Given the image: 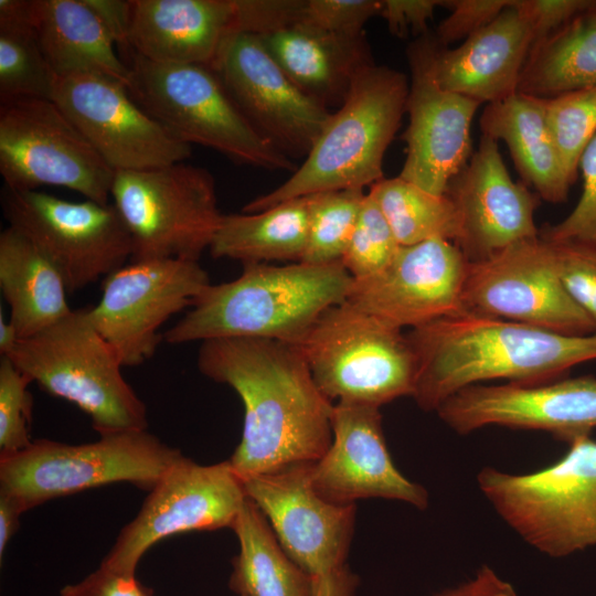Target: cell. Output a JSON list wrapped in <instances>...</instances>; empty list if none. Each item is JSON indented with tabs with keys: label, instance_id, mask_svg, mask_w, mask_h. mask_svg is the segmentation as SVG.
<instances>
[{
	"label": "cell",
	"instance_id": "17",
	"mask_svg": "<svg viewBox=\"0 0 596 596\" xmlns=\"http://www.w3.org/2000/svg\"><path fill=\"white\" fill-rule=\"evenodd\" d=\"M211 68L263 137L289 158L308 155L331 113L286 75L257 34L231 33Z\"/></svg>",
	"mask_w": 596,
	"mask_h": 596
},
{
	"label": "cell",
	"instance_id": "19",
	"mask_svg": "<svg viewBox=\"0 0 596 596\" xmlns=\"http://www.w3.org/2000/svg\"><path fill=\"white\" fill-rule=\"evenodd\" d=\"M310 462L288 465L243 480L286 553L313 577L347 565L355 504H338L311 486Z\"/></svg>",
	"mask_w": 596,
	"mask_h": 596
},
{
	"label": "cell",
	"instance_id": "45",
	"mask_svg": "<svg viewBox=\"0 0 596 596\" xmlns=\"http://www.w3.org/2000/svg\"><path fill=\"white\" fill-rule=\"evenodd\" d=\"M58 596H155L136 575H124L99 566L79 582L65 585Z\"/></svg>",
	"mask_w": 596,
	"mask_h": 596
},
{
	"label": "cell",
	"instance_id": "1",
	"mask_svg": "<svg viewBox=\"0 0 596 596\" xmlns=\"http://www.w3.org/2000/svg\"><path fill=\"white\" fill-rule=\"evenodd\" d=\"M199 371L231 386L244 406L241 441L228 459L244 480L318 460L332 441L333 403L318 389L297 344L249 338L201 342Z\"/></svg>",
	"mask_w": 596,
	"mask_h": 596
},
{
	"label": "cell",
	"instance_id": "24",
	"mask_svg": "<svg viewBox=\"0 0 596 596\" xmlns=\"http://www.w3.org/2000/svg\"><path fill=\"white\" fill-rule=\"evenodd\" d=\"M424 36L438 85L480 104L494 103L518 92L533 44L529 25L514 8V0L457 47L441 45L435 34L426 32Z\"/></svg>",
	"mask_w": 596,
	"mask_h": 596
},
{
	"label": "cell",
	"instance_id": "51",
	"mask_svg": "<svg viewBox=\"0 0 596 596\" xmlns=\"http://www.w3.org/2000/svg\"><path fill=\"white\" fill-rule=\"evenodd\" d=\"M20 341L19 334L12 323L0 315V353L8 355Z\"/></svg>",
	"mask_w": 596,
	"mask_h": 596
},
{
	"label": "cell",
	"instance_id": "6",
	"mask_svg": "<svg viewBox=\"0 0 596 596\" xmlns=\"http://www.w3.org/2000/svg\"><path fill=\"white\" fill-rule=\"evenodd\" d=\"M556 462L529 473L483 467L480 491L529 545L565 557L596 545V440L582 436Z\"/></svg>",
	"mask_w": 596,
	"mask_h": 596
},
{
	"label": "cell",
	"instance_id": "40",
	"mask_svg": "<svg viewBox=\"0 0 596 596\" xmlns=\"http://www.w3.org/2000/svg\"><path fill=\"white\" fill-rule=\"evenodd\" d=\"M578 169L583 177V191L576 206L562 222L543 226L540 237L596 244V135L582 153Z\"/></svg>",
	"mask_w": 596,
	"mask_h": 596
},
{
	"label": "cell",
	"instance_id": "23",
	"mask_svg": "<svg viewBox=\"0 0 596 596\" xmlns=\"http://www.w3.org/2000/svg\"><path fill=\"white\" fill-rule=\"evenodd\" d=\"M460 217L455 244L468 263L479 262L520 241L539 236L534 212L540 196L514 182L498 140L482 135L467 164L446 189Z\"/></svg>",
	"mask_w": 596,
	"mask_h": 596
},
{
	"label": "cell",
	"instance_id": "43",
	"mask_svg": "<svg viewBox=\"0 0 596 596\" xmlns=\"http://www.w3.org/2000/svg\"><path fill=\"white\" fill-rule=\"evenodd\" d=\"M237 32L264 34L299 22L305 0H235Z\"/></svg>",
	"mask_w": 596,
	"mask_h": 596
},
{
	"label": "cell",
	"instance_id": "34",
	"mask_svg": "<svg viewBox=\"0 0 596 596\" xmlns=\"http://www.w3.org/2000/svg\"><path fill=\"white\" fill-rule=\"evenodd\" d=\"M54 77L32 24H0V104L51 99Z\"/></svg>",
	"mask_w": 596,
	"mask_h": 596
},
{
	"label": "cell",
	"instance_id": "4",
	"mask_svg": "<svg viewBox=\"0 0 596 596\" xmlns=\"http://www.w3.org/2000/svg\"><path fill=\"white\" fill-rule=\"evenodd\" d=\"M408 91L406 75L397 70L374 63L361 70L302 164L243 212L321 192L363 190L382 180L383 159L406 111Z\"/></svg>",
	"mask_w": 596,
	"mask_h": 596
},
{
	"label": "cell",
	"instance_id": "16",
	"mask_svg": "<svg viewBox=\"0 0 596 596\" xmlns=\"http://www.w3.org/2000/svg\"><path fill=\"white\" fill-rule=\"evenodd\" d=\"M51 99L114 171L164 167L191 157V146L147 114L117 79L55 75Z\"/></svg>",
	"mask_w": 596,
	"mask_h": 596
},
{
	"label": "cell",
	"instance_id": "25",
	"mask_svg": "<svg viewBox=\"0 0 596 596\" xmlns=\"http://www.w3.org/2000/svg\"><path fill=\"white\" fill-rule=\"evenodd\" d=\"M236 31L235 0H128L123 50L155 63L212 67Z\"/></svg>",
	"mask_w": 596,
	"mask_h": 596
},
{
	"label": "cell",
	"instance_id": "50",
	"mask_svg": "<svg viewBox=\"0 0 596 596\" xmlns=\"http://www.w3.org/2000/svg\"><path fill=\"white\" fill-rule=\"evenodd\" d=\"M25 512L20 503L7 493L0 492V558L19 526V518Z\"/></svg>",
	"mask_w": 596,
	"mask_h": 596
},
{
	"label": "cell",
	"instance_id": "13",
	"mask_svg": "<svg viewBox=\"0 0 596 596\" xmlns=\"http://www.w3.org/2000/svg\"><path fill=\"white\" fill-rule=\"evenodd\" d=\"M247 496L230 460L200 465L181 456L156 482L125 525L102 567L136 575L143 554L160 540L192 531L232 528Z\"/></svg>",
	"mask_w": 596,
	"mask_h": 596
},
{
	"label": "cell",
	"instance_id": "7",
	"mask_svg": "<svg viewBox=\"0 0 596 596\" xmlns=\"http://www.w3.org/2000/svg\"><path fill=\"white\" fill-rule=\"evenodd\" d=\"M6 356L45 392L78 406L99 436L147 429L146 405L125 380L115 350L92 324L88 307L20 340Z\"/></svg>",
	"mask_w": 596,
	"mask_h": 596
},
{
	"label": "cell",
	"instance_id": "8",
	"mask_svg": "<svg viewBox=\"0 0 596 596\" xmlns=\"http://www.w3.org/2000/svg\"><path fill=\"white\" fill-rule=\"evenodd\" d=\"M181 456L147 429L103 435L81 445L36 439L19 453L0 457V492L28 511L55 498L117 482L149 491Z\"/></svg>",
	"mask_w": 596,
	"mask_h": 596
},
{
	"label": "cell",
	"instance_id": "26",
	"mask_svg": "<svg viewBox=\"0 0 596 596\" xmlns=\"http://www.w3.org/2000/svg\"><path fill=\"white\" fill-rule=\"evenodd\" d=\"M258 36L286 75L326 108L340 107L358 73L374 63L364 33L339 35L296 22Z\"/></svg>",
	"mask_w": 596,
	"mask_h": 596
},
{
	"label": "cell",
	"instance_id": "18",
	"mask_svg": "<svg viewBox=\"0 0 596 596\" xmlns=\"http://www.w3.org/2000/svg\"><path fill=\"white\" fill-rule=\"evenodd\" d=\"M466 435L487 426L543 430L566 444L596 429V377L581 375L522 385H471L435 411Z\"/></svg>",
	"mask_w": 596,
	"mask_h": 596
},
{
	"label": "cell",
	"instance_id": "14",
	"mask_svg": "<svg viewBox=\"0 0 596 596\" xmlns=\"http://www.w3.org/2000/svg\"><path fill=\"white\" fill-rule=\"evenodd\" d=\"M209 285L196 260H131L104 278L100 299L88 307V318L121 364L137 366L153 356L163 340L162 324L191 307Z\"/></svg>",
	"mask_w": 596,
	"mask_h": 596
},
{
	"label": "cell",
	"instance_id": "31",
	"mask_svg": "<svg viewBox=\"0 0 596 596\" xmlns=\"http://www.w3.org/2000/svg\"><path fill=\"white\" fill-rule=\"evenodd\" d=\"M240 550L228 587L237 596H315L316 577L283 549L259 508L246 499L231 528Z\"/></svg>",
	"mask_w": 596,
	"mask_h": 596
},
{
	"label": "cell",
	"instance_id": "49",
	"mask_svg": "<svg viewBox=\"0 0 596 596\" xmlns=\"http://www.w3.org/2000/svg\"><path fill=\"white\" fill-rule=\"evenodd\" d=\"M359 577L348 565L327 575L316 577L315 596H354Z\"/></svg>",
	"mask_w": 596,
	"mask_h": 596
},
{
	"label": "cell",
	"instance_id": "41",
	"mask_svg": "<svg viewBox=\"0 0 596 596\" xmlns=\"http://www.w3.org/2000/svg\"><path fill=\"white\" fill-rule=\"evenodd\" d=\"M379 10L380 0H305L299 22L339 35H360Z\"/></svg>",
	"mask_w": 596,
	"mask_h": 596
},
{
	"label": "cell",
	"instance_id": "27",
	"mask_svg": "<svg viewBox=\"0 0 596 596\" xmlns=\"http://www.w3.org/2000/svg\"><path fill=\"white\" fill-rule=\"evenodd\" d=\"M33 26L54 75L97 74L128 85V65L85 0H33Z\"/></svg>",
	"mask_w": 596,
	"mask_h": 596
},
{
	"label": "cell",
	"instance_id": "22",
	"mask_svg": "<svg viewBox=\"0 0 596 596\" xmlns=\"http://www.w3.org/2000/svg\"><path fill=\"white\" fill-rule=\"evenodd\" d=\"M332 441L309 465L312 488L326 500L355 504L382 498L425 510L427 490L407 479L394 465L382 429L380 407L338 402L332 411Z\"/></svg>",
	"mask_w": 596,
	"mask_h": 596
},
{
	"label": "cell",
	"instance_id": "29",
	"mask_svg": "<svg viewBox=\"0 0 596 596\" xmlns=\"http://www.w3.org/2000/svg\"><path fill=\"white\" fill-rule=\"evenodd\" d=\"M0 288L20 340L49 329L73 311L57 268L10 226L0 234Z\"/></svg>",
	"mask_w": 596,
	"mask_h": 596
},
{
	"label": "cell",
	"instance_id": "47",
	"mask_svg": "<svg viewBox=\"0 0 596 596\" xmlns=\"http://www.w3.org/2000/svg\"><path fill=\"white\" fill-rule=\"evenodd\" d=\"M433 596H518L513 585L502 579L489 565H482L471 579Z\"/></svg>",
	"mask_w": 596,
	"mask_h": 596
},
{
	"label": "cell",
	"instance_id": "44",
	"mask_svg": "<svg viewBox=\"0 0 596 596\" xmlns=\"http://www.w3.org/2000/svg\"><path fill=\"white\" fill-rule=\"evenodd\" d=\"M596 0H514V8L524 19L533 44L543 40ZM532 44V45H533Z\"/></svg>",
	"mask_w": 596,
	"mask_h": 596
},
{
	"label": "cell",
	"instance_id": "3",
	"mask_svg": "<svg viewBox=\"0 0 596 596\" xmlns=\"http://www.w3.org/2000/svg\"><path fill=\"white\" fill-rule=\"evenodd\" d=\"M352 283L341 263L243 264L237 278L209 285L163 341L249 338L299 344L323 311L345 301Z\"/></svg>",
	"mask_w": 596,
	"mask_h": 596
},
{
	"label": "cell",
	"instance_id": "37",
	"mask_svg": "<svg viewBox=\"0 0 596 596\" xmlns=\"http://www.w3.org/2000/svg\"><path fill=\"white\" fill-rule=\"evenodd\" d=\"M401 245L374 196L368 192L341 264L353 279L386 267Z\"/></svg>",
	"mask_w": 596,
	"mask_h": 596
},
{
	"label": "cell",
	"instance_id": "42",
	"mask_svg": "<svg viewBox=\"0 0 596 596\" xmlns=\"http://www.w3.org/2000/svg\"><path fill=\"white\" fill-rule=\"evenodd\" d=\"M513 0H444V6L450 9L435 32L437 41L448 46L460 40H466L492 22Z\"/></svg>",
	"mask_w": 596,
	"mask_h": 596
},
{
	"label": "cell",
	"instance_id": "11",
	"mask_svg": "<svg viewBox=\"0 0 596 596\" xmlns=\"http://www.w3.org/2000/svg\"><path fill=\"white\" fill-rule=\"evenodd\" d=\"M0 174L12 190L58 185L107 204L115 171L52 99L0 104Z\"/></svg>",
	"mask_w": 596,
	"mask_h": 596
},
{
	"label": "cell",
	"instance_id": "35",
	"mask_svg": "<svg viewBox=\"0 0 596 596\" xmlns=\"http://www.w3.org/2000/svg\"><path fill=\"white\" fill-rule=\"evenodd\" d=\"M365 194L360 189H347L309 195V228L302 263H341Z\"/></svg>",
	"mask_w": 596,
	"mask_h": 596
},
{
	"label": "cell",
	"instance_id": "36",
	"mask_svg": "<svg viewBox=\"0 0 596 596\" xmlns=\"http://www.w3.org/2000/svg\"><path fill=\"white\" fill-rule=\"evenodd\" d=\"M545 119L573 184L582 153L596 135V87L545 98Z\"/></svg>",
	"mask_w": 596,
	"mask_h": 596
},
{
	"label": "cell",
	"instance_id": "5",
	"mask_svg": "<svg viewBox=\"0 0 596 596\" xmlns=\"http://www.w3.org/2000/svg\"><path fill=\"white\" fill-rule=\"evenodd\" d=\"M126 53L129 95L179 140L211 148L241 164L297 169L251 125L211 67L155 63Z\"/></svg>",
	"mask_w": 596,
	"mask_h": 596
},
{
	"label": "cell",
	"instance_id": "20",
	"mask_svg": "<svg viewBox=\"0 0 596 596\" xmlns=\"http://www.w3.org/2000/svg\"><path fill=\"white\" fill-rule=\"evenodd\" d=\"M467 265L449 241L401 246L382 270L353 279L345 302L394 328L414 329L462 310Z\"/></svg>",
	"mask_w": 596,
	"mask_h": 596
},
{
	"label": "cell",
	"instance_id": "46",
	"mask_svg": "<svg viewBox=\"0 0 596 596\" xmlns=\"http://www.w3.org/2000/svg\"><path fill=\"white\" fill-rule=\"evenodd\" d=\"M443 6V0H380L377 15L385 20L392 34L405 38L409 33L425 34L435 9Z\"/></svg>",
	"mask_w": 596,
	"mask_h": 596
},
{
	"label": "cell",
	"instance_id": "9",
	"mask_svg": "<svg viewBox=\"0 0 596 596\" xmlns=\"http://www.w3.org/2000/svg\"><path fill=\"white\" fill-rule=\"evenodd\" d=\"M297 345L331 402L381 407L413 395L416 361L406 334L345 301L323 311Z\"/></svg>",
	"mask_w": 596,
	"mask_h": 596
},
{
	"label": "cell",
	"instance_id": "28",
	"mask_svg": "<svg viewBox=\"0 0 596 596\" xmlns=\"http://www.w3.org/2000/svg\"><path fill=\"white\" fill-rule=\"evenodd\" d=\"M482 135L503 140L526 185L551 203L566 201L570 181L545 119V98L520 92L487 104Z\"/></svg>",
	"mask_w": 596,
	"mask_h": 596
},
{
	"label": "cell",
	"instance_id": "38",
	"mask_svg": "<svg viewBox=\"0 0 596 596\" xmlns=\"http://www.w3.org/2000/svg\"><path fill=\"white\" fill-rule=\"evenodd\" d=\"M31 379L12 361L0 360V457L19 453L31 445L32 395Z\"/></svg>",
	"mask_w": 596,
	"mask_h": 596
},
{
	"label": "cell",
	"instance_id": "32",
	"mask_svg": "<svg viewBox=\"0 0 596 596\" xmlns=\"http://www.w3.org/2000/svg\"><path fill=\"white\" fill-rule=\"evenodd\" d=\"M596 87V1L533 44L518 92L539 98Z\"/></svg>",
	"mask_w": 596,
	"mask_h": 596
},
{
	"label": "cell",
	"instance_id": "21",
	"mask_svg": "<svg viewBox=\"0 0 596 596\" xmlns=\"http://www.w3.org/2000/svg\"><path fill=\"white\" fill-rule=\"evenodd\" d=\"M407 58L411 83L408 126L403 136L406 158L398 177L441 195L473 152L471 124L481 104L438 85L424 34L408 46Z\"/></svg>",
	"mask_w": 596,
	"mask_h": 596
},
{
	"label": "cell",
	"instance_id": "48",
	"mask_svg": "<svg viewBox=\"0 0 596 596\" xmlns=\"http://www.w3.org/2000/svg\"><path fill=\"white\" fill-rule=\"evenodd\" d=\"M98 15L116 45L125 46L128 25V1L123 0H85Z\"/></svg>",
	"mask_w": 596,
	"mask_h": 596
},
{
	"label": "cell",
	"instance_id": "33",
	"mask_svg": "<svg viewBox=\"0 0 596 596\" xmlns=\"http://www.w3.org/2000/svg\"><path fill=\"white\" fill-rule=\"evenodd\" d=\"M369 192L374 196L401 246L428 240L455 243L460 217L451 199L430 193L400 177L383 178Z\"/></svg>",
	"mask_w": 596,
	"mask_h": 596
},
{
	"label": "cell",
	"instance_id": "2",
	"mask_svg": "<svg viewBox=\"0 0 596 596\" xmlns=\"http://www.w3.org/2000/svg\"><path fill=\"white\" fill-rule=\"evenodd\" d=\"M416 361L412 397L436 411L448 397L490 380L534 385L596 360V332L572 336L458 311L406 333Z\"/></svg>",
	"mask_w": 596,
	"mask_h": 596
},
{
	"label": "cell",
	"instance_id": "15",
	"mask_svg": "<svg viewBox=\"0 0 596 596\" xmlns=\"http://www.w3.org/2000/svg\"><path fill=\"white\" fill-rule=\"evenodd\" d=\"M461 306L464 311L563 334L596 332L594 322L564 288L551 245L540 235L468 263Z\"/></svg>",
	"mask_w": 596,
	"mask_h": 596
},
{
	"label": "cell",
	"instance_id": "30",
	"mask_svg": "<svg viewBox=\"0 0 596 596\" xmlns=\"http://www.w3.org/2000/svg\"><path fill=\"white\" fill-rule=\"evenodd\" d=\"M309 207L307 195L255 213L223 214L210 252L215 258L242 264L301 262L308 240Z\"/></svg>",
	"mask_w": 596,
	"mask_h": 596
},
{
	"label": "cell",
	"instance_id": "39",
	"mask_svg": "<svg viewBox=\"0 0 596 596\" xmlns=\"http://www.w3.org/2000/svg\"><path fill=\"white\" fill-rule=\"evenodd\" d=\"M549 243L564 288L596 326V244L578 241Z\"/></svg>",
	"mask_w": 596,
	"mask_h": 596
},
{
	"label": "cell",
	"instance_id": "10",
	"mask_svg": "<svg viewBox=\"0 0 596 596\" xmlns=\"http://www.w3.org/2000/svg\"><path fill=\"white\" fill-rule=\"evenodd\" d=\"M110 198L130 234L131 260L199 262L223 216L212 174L184 161L115 171Z\"/></svg>",
	"mask_w": 596,
	"mask_h": 596
},
{
	"label": "cell",
	"instance_id": "12",
	"mask_svg": "<svg viewBox=\"0 0 596 596\" xmlns=\"http://www.w3.org/2000/svg\"><path fill=\"white\" fill-rule=\"evenodd\" d=\"M1 205L9 226L57 268L68 294L105 278L132 256L130 234L113 203L71 202L3 187Z\"/></svg>",
	"mask_w": 596,
	"mask_h": 596
}]
</instances>
